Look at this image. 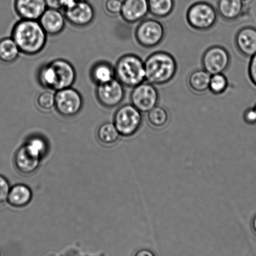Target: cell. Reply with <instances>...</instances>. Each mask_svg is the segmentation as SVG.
Listing matches in <instances>:
<instances>
[{"mask_svg":"<svg viewBox=\"0 0 256 256\" xmlns=\"http://www.w3.org/2000/svg\"><path fill=\"white\" fill-rule=\"evenodd\" d=\"M65 19L66 18L60 10L47 9L39 22L47 35L54 36L60 34L64 30Z\"/></svg>","mask_w":256,"mask_h":256,"instance_id":"e0dca14e","label":"cell"},{"mask_svg":"<svg viewBox=\"0 0 256 256\" xmlns=\"http://www.w3.org/2000/svg\"><path fill=\"white\" fill-rule=\"evenodd\" d=\"M146 81L154 85L168 84L177 72L174 57L166 52L153 53L144 62Z\"/></svg>","mask_w":256,"mask_h":256,"instance_id":"7a4b0ae2","label":"cell"},{"mask_svg":"<svg viewBox=\"0 0 256 256\" xmlns=\"http://www.w3.org/2000/svg\"><path fill=\"white\" fill-rule=\"evenodd\" d=\"M148 119L152 127L160 129L168 124L169 114L164 108L157 105L148 112Z\"/></svg>","mask_w":256,"mask_h":256,"instance_id":"d4e9b609","label":"cell"},{"mask_svg":"<svg viewBox=\"0 0 256 256\" xmlns=\"http://www.w3.org/2000/svg\"><path fill=\"white\" fill-rule=\"evenodd\" d=\"M252 226L253 230H254V231L256 234V215H255L254 219L252 220Z\"/></svg>","mask_w":256,"mask_h":256,"instance_id":"d590c367","label":"cell"},{"mask_svg":"<svg viewBox=\"0 0 256 256\" xmlns=\"http://www.w3.org/2000/svg\"><path fill=\"white\" fill-rule=\"evenodd\" d=\"M239 52L244 57H252L256 54V29L246 27L239 30L235 38Z\"/></svg>","mask_w":256,"mask_h":256,"instance_id":"2e32d148","label":"cell"},{"mask_svg":"<svg viewBox=\"0 0 256 256\" xmlns=\"http://www.w3.org/2000/svg\"><path fill=\"white\" fill-rule=\"evenodd\" d=\"M78 1V0H60L62 7L64 10L69 9L70 8L74 7Z\"/></svg>","mask_w":256,"mask_h":256,"instance_id":"836d02e7","label":"cell"},{"mask_svg":"<svg viewBox=\"0 0 256 256\" xmlns=\"http://www.w3.org/2000/svg\"><path fill=\"white\" fill-rule=\"evenodd\" d=\"M229 82L227 77L223 74L212 75L210 77L209 90L214 95H220L227 90Z\"/></svg>","mask_w":256,"mask_h":256,"instance_id":"4316f807","label":"cell"},{"mask_svg":"<svg viewBox=\"0 0 256 256\" xmlns=\"http://www.w3.org/2000/svg\"><path fill=\"white\" fill-rule=\"evenodd\" d=\"M122 5V0H106L104 7L110 15H118L121 14Z\"/></svg>","mask_w":256,"mask_h":256,"instance_id":"f1b7e54d","label":"cell"},{"mask_svg":"<svg viewBox=\"0 0 256 256\" xmlns=\"http://www.w3.org/2000/svg\"><path fill=\"white\" fill-rule=\"evenodd\" d=\"M82 105L81 94L72 87L59 90L55 94V109L62 116H75L81 111Z\"/></svg>","mask_w":256,"mask_h":256,"instance_id":"52a82bcc","label":"cell"},{"mask_svg":"<svg viewBox=\"0 0 256 256\" xmlns=\"http://www.w3.org/2000/svg\"><path fill=\"white\" fill-rule=\"evenodd\" d=\"M242 1L243 2V4H248V3H250V2H252V0H242Z\"/></svg>","mask_w":256,"mask_h":256,"instance_id":"8d00e7d4","label":"cell"},{"mask_svg":"<svg viewBox=\"0 0 256 256\" xmlns=\"http://www.w3.org/2000/svg\"><path fill=\"white\" fill-rule=\"evenodd\" d=\"M254 109H255V110H256V105H255Z\"/></svg>","mask_w":256,"mask_h":256,"instance_id":"f35d334b","label":"cell"},{"mask_svg":"<svg viewBox=\"0 0 256 256\" xmlns=\"http://www.w3.org/2000/svg\"><path fill=\"white\" fill-rule=\"evenodd\" d=\"M54 68L55 77L54 91H59L72 87L76 80V71L66 60L57 59L50 63Z\"/></svg>","mask_w":256,"mask_h":256,"instance_id":"7c38bea8","label":"cell"},{"mask_svg":"<svg viewBox=\"0 0 256 256\" xmlns=\"http://www.w3.org/2000/svg\"><path fill=\"white\" fill-rule=\"evenodd\" d=\"M92 78L98 85L106 84L116 79L114 69L108 63H98L92 67Z\"/></svg>","mask_w":256,"mask_h":256,"instance_id":"7402d4cb","label":"cell"},{"mask_svg":"<svg viewBox=\"0 0 256 256\" xmlns=\"http://www.w3.org/2000/svg\"><path fill=\"white\" fill-rule=\"evenodd\" d=\"M36 104L42 111H52L55 108V94L52 91L41 93L37 97Z\"/></svg>","mask_w":256,"mask_h":256,"instance_id":"83f0119b","label":"cell"},{"mask_svg":"<svg viewBox=\"0 0 256 256\" xmlns=\"http://www.w3.org/2000/svg\"><path fill=\"white\" fill-rule=\"evenodd\" d=\"M188 24L198 31H206L214 26L218 19V12L212 5L200 2L193 4L186 14Z\"/></svg>","mask_w":256,"mask_h":256,"instance_id":"277c9868","label":"cell"},{"mask_svg":"<svg viewBox=\"0 0 256 256\" xmlns=\"http://www.w3.org/2000/svg\"><path fill=\"white\" fill-rule=\"evenodd\" d=\"M120 133L114 124L106 122L98 129L97 137L102 144L110 146L115 144L120 137Z\"/></svg>","mask_w":256,"mask_h":256,"instance_id":"603a6c76","label":"cell"},{"mask_svg":"<svg viewBox=\"0 0 256 256\" xmlns=\"http://www.w3.org/2000/svg\"><path fill=\"white\" fill-rule=\"evenodd\" d=\"M210 75L203 70H197L192 72L188 78V85L192 92L202 94L209 90Z\"/></svg>","mask_w":256,"mask_h":256,"instance_id":"ffe728a7","label":"cell"},{"mask_svg":"<svg viewBox=\"0 0 256 256\" xmlns=\"http://www.w3.org/2000/svg\"><path fill=\"white\" fill-rule=\"evenodd\" d=\"M47 9L60 10L62 9L60 0H45Z\"/></svg>","mask_w":256,"mask_h":256,"instance_id":"d6a6232c","label":"cell"},{"mask_svg":"<svg viewBox=\"0 0 256 256\" xmlns=\"http://www.w3.org/2000/svg\"><path fill=\"white\" fill-rule=\"evenodd\" d=\"M20 50L12 38H4L0 40V62L11 64L18 58Z\"/></svg>","mask_w":256,"mask_h":256,"instance_id":"44dd1931","label":"cell"},{"mask_svg":"<svg viewBox=\"0 0 256 256\" xmlns=\"http://www.w3.org/2000/svg\"><path fill=\"white\" fill-rule=\"evenodd\" d=\"M0 256H1V252H0Z\"/></svg>","mask_w":256,"mask_h":256,"instance_id":"ab89813d","label":"cell"},{"mask_svg":"<svg viewBox=\"0 0 256 256\" xmlns=\"http://www.w3.org/2000/svg\"><path fill=\"white\" fill-rule=\"evenodd\" d=\"M244 120L248 124H256V110L254 108H250L244 112Z\"/></svg>","mask_w":256,"mask_h":256,"instance_id":"1f68e13d","label":"cell"},{"mask_svg":"<svg viewBox=\"0 0 256 256\" xmlns=\"http://www.w3.org/2000/svg\"><path fill=\"white\" fill-rule=\"evenodd\" d=\"M114 70L115 77L124 87L134 88L146 80L144 62L137 55L120 58Z\"/></svg>","mask_w":256,"mask_h":256,"instance_id":"3957f363","label":"cell"},{"mask_svg":"<svg viewBox=\"0 0 256 256\" xmlns=\"http://www.w3.org/2000/svg\"><path fill=\"white\" fill-rule=\"evenodd\" d=\"M14 9L22 20H39L47 9L45 0H15Z\"/></svg>","mask_w":256,"mask_h":256,"instance_id":"5bb4252c","label":"cell"},{"mask_svg":"<svg viewBox=\"0 0 256 256\" xmlns=\"http://www.w3.org/2000/svg\"><path fill=\"white\" fill-rule=\"evenodd\" d=\"M142 123V112L132 104L122 105L115 113L114 124L122 136H132L140 129Z\"/></svg>","mask_w":256,"mask_h":256,"instance_id":"5b68a950","label":"cell"},{"mask_svg":"<svg viewBox=\"0 0 256 256\" xmlns=\"http://www.w3.org/2000/svg\"><path fill=\"white\" fill-rule=\"evenodd\" d=\"M12 39L21 53L34 55L44 49L47 34L37 20H22L14 25Z\"/></svg>","mask_w":256,"mask_h":256,"instance_id":"6da1fadb","label":"cell"},{"mask_svg":"<svg viewBox=\"0 0 256 256\" xmlns=\"http://www.w3.org/2000/svg\"><path fill=\"white\" fill-rule=\"evenodd\" d=\"M78 1H87V0H78Z\"/></svg>","mask_w":256,"mask_h":256,"instance_id":"74e56055","label":"cell"},{"mask_svg":"<svg viewBox=\"0 0 256 256\" xmlns=\"http://www.w3.org/2000/svg\"><path fill=\"white\" fill-rule=\"evenodd\" d=\"M32 192L27 185L16 184L10 188L7 201L14 207H24L31 201Z\"/></svg>","mask_w":256,"mask_h":256,"instance_id":"ac0fdd59","label":"cell"},{"mask_svg":"<svg viewBox=\"0 0 256 256\" xmlns=\"http://www.w3.org/2000/svg\"><path fill=\"white\" fill-rule=\"evenodd\" d=\"M133 256H156L152 250L142 249L138 250Z\"/></svg>","mask_w":256,"mask_h":256,"instance_id":"e575fe53","label":"cell"},{"mask_svg":"<svg viewBox=\"0 0 256 256\" xmlns=\"http://www.w3.org/2000/svg\"><path fill=\"white\" fill-rule=\"evenodd\" d=\"M40 84L46 89L54 90L55 77L54 68L52 65H45L41 68L38 73Z\"/></svg>","mask_w":256,"mask_h":256,"instance_id":"484cf974","label":"cell"},{"mask_svg":"<svg viewBox=\"0 0 256 256\" xmlns=\"http://www.w3.org/2000/svg\"><path fill=\"white\" fill-rule=\"evenodd\" d=\"M243 7L242 0H218L217 12L223 19L233 21L240 16Z\"/></svg>","mask_w":256,"mask_h":256,"instance_id":"d6986e66","label":"cell"},{"mask_svg":"<svg viewBox=\"0 0 256 256\" xmlns=\"http://www.w3.org/2000/svg\"><path fill=\"white\" fill-rule=\"evenodd\" d=\"M248 74H249L250 81L256 87V54L250 57Z\"/></svg>","mask_w":256,"mask_h":256,"instance_id":"4dcf8cb0","label":"cell"},{"mask_svg":"<svg viewBox=\"0 0 256 256\" xmlns=\"http://www.w3.org/2000/svg\"><path fill=\"white\" fill-rule=\"evenodd\" d=\"M133 106L142 113H148L157 106L159 93L154 85L144 82L133 88L130 97Z\"/></svg>","mask_w":256,"mask_h":256,"instance_id":"ba28073f","label":"cell"},{"mask_svg":"<svg viewBox=\"0 0 256 256\" xmlns=\"http://www.w3.org/2000/svg\"><path fill=\"white\" fill-rule=\"evenodd\" d=\"M42 157H44V155L31 143L27 141L15 154V167L22 174H32L38 169Z\"/></svg>","mask_w":256,"mask_h":256,"instance_id":"9c48e42d","label":"cell"},{"mask_svg":"<svg viewBox=\"0 0 256 256\" xmlns=\"http://www.w3.org/2000/svg\"><path fill=\"white\" fill-rule=\"evenodd\" d=\"M165 30L162 23L154 19L142 20L135 32L138 44L145 48H153L162 42Z\"/></svg>","mask_w":256,"mask_h":256,"instance_id":"8992f818","label":"cell"},{"mask_svg":"<svg viewBox=\"0 0 256 256\" xmlns=\"http://www.w3.org/2000/svg\"><path fill=\"white\" fill-rule=\"evenodd\" d=\"M124 86L116 79L106 84L98 85L96 96L105 107L112 108L121 104L124 99Z\"/></svg>","mask_w":256,"mask_h":256,"instance_id":"8fae6325","label":"cell"},{"mask_svg":"<svg viewBox=\"0 0 256 256\" xmlns=\"http://www.w3.org/2000/svg\"><path fill=\"white\" fill-rule=\"evenodd\" d=\"M10 188L11 187L8 180L2 175H0V204L7 201Z\"/></svg>","mask_w":256,"mask_h":256,"instance_id":"f546056e","label":"cell"},{"mask_svg":"<svg viewBox=\"0 0 256 256\" xmlns=\"http://www.w3.org/2000/svg\"><path fill=\"white\" fill-rule=\"evenodd\" d=\"M149 11L153 16L165 18L174 10V0H148Z\"/></svg>","mask_w":256,"mask_h":256,"instance_id":"cb8c5ba5","label":"cell"},{"mask_svg":"<svg viewBox=\"0 0 256 256\" xmlns=\"http://www.w3.org/2000/svg\"><path fill=\"white\" fill-rule=\"evenodd\" d=\"M94 7L87 1H78L74 7L65 10V18L75 27L88 26L94 21Z\"/></svg>","mask_w":256,"mask_h":256,"instance_id":"4fadbf2b","label":"cell"},{"mask_svg":"<svg viewBox=\"0 0 256 256\" xmlns=\"http://www.w3.org/2000/svg\"><path fill=\"white\" fill-rule=\"evenodd\" d=\"M230 57L228 50L213 46L206 50L202 57L203 69L210 75L223 74L230 67Z\"/></svg>","mask_w":256,"mask_h":256,"instance_id":"30bf717a","label":"cell"},{"mask_svg":"<svg viewBox=\"0 0 256 256\" xmlns=\"http://www.w3.org/2000/svg\"><path fill=\"white\" fill-rule=\"evenodd\" d=\"M148 12V0H124L120 15L125 22L134 24L144 19Z\"/></svg>","mask_w":256,"mask_h":256,"instance_id":"9a60e30c","label":"cell"}]
</instances>
